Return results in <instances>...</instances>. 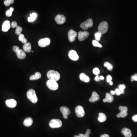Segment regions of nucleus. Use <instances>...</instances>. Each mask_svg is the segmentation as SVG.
<instances>
[{"label":"nucleus","mask_w":137,"mask_h":137,"mask_svg":"<svg viewBox=\"0 0 137 137\" xmlns=\"http://www.w3.org/2000/svg\"><path fill=\"white\" fill-rule=\"evenodd\" d=\"M29 79L31 80H38L35 75H32V76H31Z\"/></svg>","instance_id":"obj_39"},{"label":"nucleus","mask_w":137,"mask_h":137,"mask_svg":"<svg viewBox=\"0 0 137 137\" xmlns=\"http://www.w3.org/2000/svg\"><path fill=\"white\" fill-rule=\"evenodd\" d=\"M132 120L135 122H137V114L134 115L132 117Z\"/></svg>","instance_id":"obj_42"},{"label":"nucleus","mask_w":137,"mask_h":137,"mask_svg":"<svg viewBox=\"0 0 137 137\" xmlns=\"http://www.w3.org/2000/svg\"><path fill=\"white\" fill-rule=\"evenodd\" d=\"M94 80L96 81H99L100 80V76L98 75H97L96 76L95 78H94Z\"/></svg>","instance_id":"obj_43"},{"label":"nucleus","mask_w":137,"mask_h":137,"mask_svg":"<svg viewBox=\"0 0 137 137\" xmlns=\"http://www.w3.org/2000/svg\"><path fill=\"white\" fill-rule=\"evenodd\" d=\"M121 132L122 134L124 135L125 137H131L132 136V133L130 129L126 128L122 129Z\"/></svg>","instance_id":"obj_18"},{"label":"nucleus","mask_w":137,"mask_h":137,"mask_svg":"<svg viewBox=\"0 0 137 137\" xmlns=\"http://www.w3.org/2000/svg\"><path fill=\"white\" fill-rule=\"evenodd\" d=\"M109 83V84L111 85H112L113 84V82H112V81H110Z\"/></svg>","instance_id":"obj_50"},{"label":"nucleus","mask_w":137,"mask_h":137,"mask_svg":"<svg viewBox=\"0 0 137 137\" xmlns=\"http://www.w3.org/2000/svg\"><path fill=\"white\" fill-rule=\"evenodd\" d=\"M55 20L58 24H64L66 20L65 16L62 14H58L55 18Z\"/></svg>","instance_id":"obj_11"},{"label":"nucleus","mask_w":137,"mask_h":137,"mask_svg":"<svg viewBox=\"0 0 137 137\" xmlns=\"http://www.w3.org/2000/svg\"><path fill=\"white\" fill-rule=\"evenodd\" d=\"M80 137H90L89 135L87 134L86 133L85 134H79L78 135Z\"/></svg>","instance_id":"obj_41"},{"label":"nucleus","mask_w":137,"mask_h":137,"mask_svg":"<svg viewBox=\"0 0 137 137\" xmlns=\"http://www.w3.org/2000/svg\"><path fill=\"white\" fill-rule=\"evenodd\" d=\"M94 36H95L96 40H97L98 41H99L102 36L101 34H100L99 32H97V33H95Z\"/></svg>","instance_id":"obj_32"},{"label":"nucleus","mask_w":137,"mask_h":137,"mask_svg":"<svg viewBox=\"0 0 137 137\" xmlns=\"http://www.w3.org/2000/svg\"><path fill=\"white\" fill-rule=\"evenodd\" d=\"M92 44H93V45L95 47H99V48H102L103 47L102 45L101 44H100L96 40H93Z\"/></svg>","instance_id":"obj_28"},{"label":"nucleus","mask_w":137,"mask_h":137,"mask_svg":"<svg viewBox=\"0 0 137 137\" xmlns=\"http://www.w3.org/2000/svg\"><path fill=\"white\" fill-rule=\"evenodd\" d=\"M10 21L7 20L4 21L2 24V31L3 32H7L10 28Z\"/></svg>","instance_id":"obj_17"},{"label":"nucleus","mask_w":137,"mask_h":137,"mask_svg":"<svg viewBox=\"0 0 137 137\" xmlns=\"http://www.w3.org/2000/svg\"><path fill=\"white\" fill-rule=\"evenodd\" d=\"M91 130H90V129H88L87 130H86V134H89V135L90 134V133H91Z\"/></svg>","instance_id":"obj_46"},{"label":"nucleus","mask_w":137,"mask_h":137,"mask_svg":"<svg viewBox=\"0 0 137 137\" xmlns=\"http://www.w3.org/2000/svg\"><path fill=\"white\" fill-rule=\"evenodd\" d=\"M14 11V9L13 7L10 8L9 10L7 11L6 12V15L8 17H10L12 15V13Z\"/></svg>","instance_id":"obj_30"},{"label":"nucleus","mask_w":137,"mask_h":137,"mask_svg":"<svg viewBox=\"0 0 137 137\" xmlns=\"http://www.w3.org/2000/svg\"><path fill=\"white\" fill-rule=\"evenodd\" d=\"M17 23L16 21H14L12 22V24H11V26H12V28H16L17 26Z\"/></svg>","instance_id":"obj_38"},{"label":"nucleus","mask_w":137,"mask_h":137,"mask_svg":"<svg viewBox=\"0 0 137 137\" xmlns=\"http://www.w3.org/2000/svg\"><path fill=\"white\" fill-rule=\"evenodd\" d=\"M93 26V21L91 18H89L87 20L81 23L80 24L81 28L84 30H86L89 28H91Z\"/></svg>","instance_id":"obj_7"},{"label":"nucleus","mask_w":137,"mask_h":137,"mask_svg":"<svg viewBox=\"0 0 137 137\" xmlns=\"http://www.w3.org/2000/svg\"><path fill=\"white\" fill-rule=\"evenodd\" d=\"M89 36V33L87 31H85L84 32L80 31L79 33L78 39L80 41H83L87 38Z\"/></svg>","instance_id":"obj_13"},{"label":"nucleus","mask_w":137,"mask_h":137,"mask_svg":"<svg viewBox=\"0 0 137 137\" xmlns=\"http://www.w3.org/2000/svg\"><path fill=\"white\" fill-rule=\"evenodd\" d=\"M104 65L105 67H106L107 68L108 70L110 71H112L113 68V67L112 66V65L108 62H105Z\"/></svg>","instance_id":"obj_27"},{"label":"nucleus","mask_w":137,"mask_h":137,"mask_svg":"<svg viewBox=\"0 0 137 137\" xmlns=\"http://www.w3.org/2000/svg\"><path fill=\"white\" fill-rule=\"evenodd\" d=\"M107 119V117L105 114L103 113H100L99 114V117H98V120L100 122H105Z\"/></svg>","instance_id":"obj_23"},{"label":"nucleus","mask_w":137,"mask_h":137,"mask_svg":"<svg viewBox=\"0 0 137 137\" xmlns=\"http://www.w3.org/2000/svg\"><path fill=\"white\" fill-rule=\"evenodd\" d=\"M33 123V120L31 117H28L25 119L23 122V124L25 127H29L32 125Z\"/></svg>","instance_id":"obj_21"},{"label":"nucleus","mask_w":137,"mask_h":137,"mask_svg":"<svg viewBox=\"0 0 137 137\" xmlns=\"http://www.w3.org/2000/svg\"><path fill=\"white\" fill-rule=\"evenodd\" d=\"M16 28L15 31L16 34V35H19L20 34H21L22 30H23V29H22L21 27L18 26Z\"/></svg>","instance_id":"obj_29"},{"label":"nucleus","mask_w":137,"mask_h":137,"mask_svg":"<svg viewBox=\"0 0 137 137\" xmlns=\"http://www.w3.org/2000/svg\"><path fill=\"white\" fill-rule=\"evenodd\" d=\"M74 137H80L79 136H77V135H76L75 136H74Z\"/></svg>","instance_id":"obj_52"},{"label":"nucleus","mask_w":137,"mask_h":137,"mask_svg":"<svg viewBox=\"0 0 137 137\" xmlns=\"http://www.w3.org/2000/svg\"><path fill=\"white\" fill-rule=\"evenodd\" d=\"M118 89L121 91V94H124L125 93V89L126 87L125 85L124 84H120L118 86Z\"/></svg>","instance_id":"obj_26"},{"label":"nucleus","mask_w":137,"mask_h":137,"mask_svg":"<svg viewBox=\"0 0 137 137\" xmlns=\"http://www.w3.org/2000/svg\"><path fill=\"white\" fill-rule=\"evenodd\" d=\"M27 97L28 99L34 104L37 103L38 98L36 94V92L33 89L28 90L27 93Z\"/></svg>","instance_id":"obj_2"},{"label":"nucleus","mask_w":137,"mask_h":137,"mask_svg":"<svg viewBox=\"0 0 137 137\" xmlns=\"http://www.w3.org/2000/svg\"><path fill=\"white\" fill-rule=\"evenodd\" d=\"M25 38L23 34H21L19 36V38H18V39L19 40V41L21 42L22 40Z\"/></svg>","instance_id":"obj_35"},{"label":"nucleus","mask_w":137,"mask_h":137,"mask_svg":"<svg viewBox=\"0 0 137 137\" xmlns=\"http://www.w3.org/2000/svg\"><path fill=\"white\" fill-rule=\"evenodd\" d=\"M62 115H68L71 114V111L68 107L66 106H62L61 107L60 109Z\"/></svg>","instance_id":"obj_20"},{"label":"nucleus","mask_w":137,"mask_h":137,"mask_svg":"<svg viewBox=\"0 0 137 137\" xmlns=\"http://www.w3.org/2000/svg\"><path fill=\"white\" fill-rule=\"evenodd\" d=\"M13 50L16 53V56L18 58L23 60L26 58V54L25 52L23 50L19 49V47L18 46H14L13 47Z\"/></svg>","instance_id":"obj_3"},{"label":"nucleus","mask_w":137,"mask_h":137,"mask_svg":"<svg viewBox=\"0 0 137 137\" xmlns=\"http://www.w3.org/2000/svg\"><path fill=\"white\" fill-rule=\"evenodd\" d=\"M119 109L120 110V112L117 115L118 118H125L127 116L128 109L127 107L120 106L119 107Z\"/></svg>","instance_id":"obj_8"},{"label":"nucleus","mask_w":137,"mask_h":137,"mask_svg":"<svg viewBox=\"0 0 137 137\" xmlns=\"http://www.w3.org/2000/svg\"><path fill=\"white\" fill-rule=\"evenodd\" d=\"M100 80H103L104 79V78L103 76H100Z\"/></svg>","instance_id":"obj_49"},{"label":"nucleus","mask_w":137,"mask_h":137,"mask_svg":"<svg viewBox=\"0 0 137 137\" xmlns=\"http://www.w3.org/2000/svg\"><path fill=\"white\" fill-rule=\"evenodd\" d=\"M34 75H35L37 78L38 79H40V78L41 77V74H40L39 72H36L35 73Z\"/></svg>","instance_id":"obj_36"},{"label":"nucleus","mask_w":137,"mask_h":137,"mask_svg":"<svg viewBox=\"0 0 137 137\" xmlns=\"http://www.w3.org/2000/svg\"><path fill=\"white\" fill-rule=\"evenodd\" d=\"M131 81H137V74H135L131 76Z\"/></svg>","instance_id":"obj_34"},{"label":"nucleus","mask_w":137,"mask_h":137,"mask_svg":"<svg viewBox=\"0 0 137 137\" xmlns=\"http://www.w3.org/2000/svg\"><path fill=\"white\" fill-rule=\"evenodd\" d=\"M108 24L106 21L102 22L98 27V32L101 34H105L108 31Z\"/></svg>","instance_id":"obj_5"},{"label":"nucleus","mask_w":137,"mask_h":137,"mask_svg":"<svg viewBox=\"0 0 137 137\" xmlns=\"http://www.w3.org/2000/svg\"><path fill=\"white\" fill-rule=\"evenodd\" d=\"M6 105L10 108H13L16 106L17 102L14 99H9L7 100L5 102Z\"/></svg>","instance_id":"obj_15"},{"label":"nucleus","mask_w":137,"mask_h":137,"mask_svg":"<svg viewBox=\"0 0 137 137\" xmlns=\"http://www.w3.org/2000/svg\"><path fill=\"white\" fill-rule=\"evenodd\" d=\"M77 36V33L73 30H70L68 32V39L71 42H72L75 41L76 38Z\"/></svg>","instance_id":"obj_12"},{"label":"nucleus","mask_w":137,"mask_h":137,"mask_svg":"<svg viewBox=\"0 0 137 137\" xmlns=\"http://www.w3.org/2000/svg\"><path fill=\"white\" fill-rule=\"evenodd\" d=\"M14 2V0H5L4 1V5L6 6H9L11 4H12Z\"/></svg>","instance_id":"obj_31"},{"label":"nucleus","mask_w":137,"mask_h":137,"mask_svg":"<svg viewBox=\"0 0 137 137\" xmlns=\"http://www.w3.org/2000/svg\"><path fill=\"white\" fill-rule=\"evenodd\" d=\"M27 41H28V40H27V39L26 38H24L23 39V40H22V43H24V44H25V43H27Z\"/></svg>","instance_id":"obj_44"},{"label":"nucleus","mask_w":137,"mask_h":137,"mask_svg":"<svg viewBox=\"0 0 137 137\" xmlns=\"http://www.w3.org/2000/svg\"><path fill=\"white\" fill-rule=\"evenodd\" d=\"M50 40L48 38H45L38 41V45L41 47H45L48 46L50 43Z\"/></svg>","instance_id":"obj_10"},{"label":"nucleus","mask_w":137,"mask_h":137,"mask_svg":"<svg viewBox=\"0 0 137 137\" xmlns=\"http://www.w3.org/2000/svg\"><path fill=\"white\" fill-rule=\"evenodd\" d=\"M47 77L49 80L58 81L60 78L61 76L58 72L54 70H50L47 72Z\"/></svg>","instance_id":"obj_1"},{"label":"nucleus","mask_w":137,"mask_h":137,"mask_svg":"<svg viewBox=\"0 0 137 137\" xmlns=\"http://www.w3.org/2000/svg\"><path fill=\"white\" fill-rule=\"evenodd\" d=\"M100 137H110L109 135L107 134H104L102 135Z\"/></svg>","instance_id":"obj_45"},{"label":"nucleus","mask_w":137,"mask_h":137,"mask_svg":"<svg viewBox=\"0 0 137 137\" xmlns=\"http://www.w3.org/2000/svg\"><path fill=\"white\" fill-rule=\"evenodd\" d=\"M37 17V14L36 13H33L30 14V17L28 18V21L29 22H33L36 20Z\"/></svg>","instance_id":"obj_25"},{"label":"nucleus","mask_w":137,"mask_h":137,"mask_svg":"<svg viewBox=\"0 0 137 137\" xmlns=\"http://www.w3.org/2000/svg\"><path fill=\"white\" fill-rule=\"evenodd\" d=\"M110 94H111L112 95H113L115 94V91H113V90H111V91H110Z\"/></svg>","instance_id":"obj_47"},{"label":"nucleus","mask_w":137,"mask_h":137,"mask_svg":"<svg viewBox=\"0 0 137 137\" xmlns=\"http://www.w3.org/2000/svg\"><path fill=\"white\" fill-rule=\"evenodd\" d=\"M93 73L94 75L96 76L99 75L100 73V71L99 69L97 67L94 68L93 70Z\"/></svg>","instance_id":"obj_33"},{"label":"nucleus","mask_w":137,"mask_h":137,"mask_svg":"<svg viewBox=\"0 0 137 137\" xmlns=\"http://www.w3.org/2000/svg\"><path fill=\"white\" fill-rule=\"evenodd\" d=\"M99 94L96 91H93L92 93L91 97L90 98L89 101L91 103H94L95 102L98 101L99 99Z\"/></svg>","instance_id":"obj_16"},{"label":"nucleus","mask_w":137,"mask_h":137,"mask_svg":"<svg viewBox=\"0 0 137 137\" xmlns=\"http://www.w3.org/2000/svg\"><path fill=\"white\" fill-rule=\"evenodd\" d=\"M63 115V117L65 119H67L68 118V115Z\"/></svg>","instance_id":"obj_48"},{"label":"nucleus","mask_w":137,"mask_h":137,"mask_svg":"<svg viewBox=\"0 0 137 137\" xmlns=\"http://www.w3.org/2000/svg\"><path fill=\"white\" fill-rule=\"evenodd\" d=\"M112 80V77L110 75H108L107 77V81L109 83L110 81H111Z\"/></svg>","instance_id":"obj_40"},{"label":"nucleus","mask_w":137,"mask_h":137,"mask_svg":"<svg viewBox=\"0 0 137 137\" xmlns=\"http://www.w3.org/2000/svg\"><path fill=\"white\" fill-rule=\"evenodd\" d=\"M62 125V122L59 119H53L49 122V126L52 128H59L61 127Z\"/></svg>","instance_id":"obj_6"},{"label":"nucleus","mask_w":137,"mask_h":137,"mask_svg":"<svg viewBox=\"0 0 137 137\" xmlns=\"http://www.w3.org/2000/svg\"><path fill=\"white\" fill-rule=\"evenodd\" d=\"M23 49L24 52L27 53H29L31 50V44L30 43L27 42L24 44L23 46Z\"/></svg>","instance_id":"obj_22"},{"label":"nucleus","mask_w":137,"mask_h":137,"mask_svg":"<svg viewBox=\"0 0 137 137\" xmlns=\"http://www.w3.org/2000/svg\"><path fill=\"white\" fill-rule=\"evenodd\" d=\"M105 99L106 100L107 102L109 103H112L114 99L113 96L111 94H110L108 93L106 94Z\"/></svg>","instance_id":"obj_24"},{"label":"nucleus","mask_w":137,"mask_h":137,"mask_svg":"<svg viewBox=\"0 0 137 137\" xmlns=\"http://www.w3.org/2000/svg\"><path fill=\"white\" fill-rule=\"evenodd\" d=\"M47 87L52 91H55L58 88V84L56 81L48 80L46 82Z\"/></svg>","instance_id":"obj_4"},{"label":"nucleus","mask_w":137,"mask_h":137,"mask_svg":"<svg viewBox=\"0 0 137 137\" xmlns=\"http://www.w3.org/2000/svg\"><path fill=\"white\" fill-rule=\"evenodd\" d=\"M80 79L81 80L84 82L88 83L90 81V78L88 76L84 73H81L80 75Z\"/></svg>","instance_id":"obj_19"},{"label":"nucleus","mask_w":137,"mask_h":137,"mask_svg":"<svg viewBox=\"0 0 137 137\" xmlns=\"http://www.w3.org/2000/svg\"><path fill=\"white\" fill-rule=\"evenodd\" d=\"M103 101L104 103H106V102H107L105 98V99H103Z\"/></svg>","instance_id":"obj_51"},{"label":"nucleus","mask_w":137,"mask_h":137,"mask_svg":"<svg viewBox=\"0 0 137 137\" xmlns=\"http://www.w3.org/2000/svg\"><path fill=\"white\" fill-rule=\"evenodd\" d=\"M115 91V94H116L117 96H120L121 94V91H120V90H119L118 88H116Z\"/></svg>","instance_id":"obj_37"},{"label":"nucleus","mask_w":137,"mask_h":137,"mask_svg":"<svg viewBox=\"0 0 137 137\" xmlns=\"http://www.w3.org/2000/svg\"><path fill=\"white\" fill-rule=\"evenodd\" d=\"M68 55L71 60L76 61L79 60V56L77 53V52L74 50H71L69 51Z\"/></svg>","instance_id":"obj_14"},{"label":"nucleus","mask_w":137,"mask_h":137,"mask_svg":"<svg viewBox=\"0 0 137 137\" xmlns=\"http://www.w3.org/2000/svg\"><path fill=\"white\" fill-rule=\"evenodd\" d=\"M75 112L77 116L79 118L84 117L85 114L84 108L81 105H78L76 107Z\"/></svg>","instance_id":"obj_9"}]
</instances>
